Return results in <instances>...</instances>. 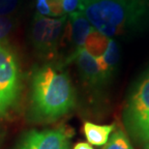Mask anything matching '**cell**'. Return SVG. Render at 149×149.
I'll return each mask as SVG.
<instances>
[{
    "label": "cell",
    "mask_w": 149,
    "mask_h": 149,
    "mask_svg": "<svg viewBox=\"0 0 149 149\" xmlns=\"http://www.w3.org/2000/svg\"><path fill=\"white\" fill-rule=\"evenodd\" d=\"M74 104V89L66 74L52 66H44L34 73L31 108L39 120H55L66 114Z\"/></svg>",
    "instance_id": "cell-1"
},
{
    "label": "cell",
    "mask_w": 149,
    "mask_h": 149,
    "mask_svg": "<svg viewBox=\"0 0 149 149\" xmlns=\"http://www.w3.org/2000/svg\"><path fill=\"white\" fill-rule=\"evenodd\" d=\"M92 27L111 39L141 22L146 12L143 0H79Z\"/></svg>",
    "instance_id": "cell-2"
},
{
    "label": "cell",
    "mask_w": 149,
    "mask_h": 149,
    "mask_svg": "<svg viewBox=\"0 0 149 149\" xmlns=\"http://www.w3.org/2000/svg\"><path fill=\"white\" fill-rule=\"evenodd\" d=\"M124 121L136 141H149V72L130 97L124 112Z\"/></svg>",
    "instance_id": "cell-3"
},
{
    "label": "cell",
    "mask_w": 149,
    "mask_h": 149,
    "mask_svg": "<svg viewBox=\"0 0 149 149\" xmlns=\"http://www.w3.org/2000/svg\"><path fill=\"white\" fill-rule=\"evenodd\" d=\"M19 89V69L16 54L6 43L0 45V114L16 102Z\"/></svg>",
    "instance_id": "cell-4"
},
{
    "label": "cell",
    "mask_w": 149,
    "mask_h": 149,
    "mask_svg": "<svg viewBox=\"0 0 149 149\" xmlns=\"http://www.w3.org/2000/svg\"><path fill=\"white\" fill-rule=\"evenodd\" d=\"M67 16L49 17L36 15L31 25L30 37L33 47L44 55H52L55 52L66 24Z\"/></svg>",
    "instance_id": "cell-5"
},
{
    "label": "cell",
    "mask_w": 149,
    "mask_h": 149,
    "mask_svg": "<svg viewBox=\"0 0 149 149\" xmlns=\"http://www.w3.org/2000/svg\"><path fill=\"white\" fill-rule=\"evenodd\" d=\"M17 149H70L69 136L63 129L30 131Z\"/></svg>",
    "instance_id": "cell-6"
},
{
    "label": "cell",
    "mask_w": 149,
    "mask_h": 149,
    "mask_svg": "<svg viewBox=\"0 0 149 149\" xmlns=\"http://www.w3.org/2000/svg\"><path fill=\"white\" fill-rule=\"evenodd\" d=\"M92 28V25L82 12L77 11L67 16L63 34L67 35L70 42L77 49L83 47Z\"/></svg>",
    "instance_id": "cell-7"
},
{
    "label": "cell",
    "mask_w": 149,
    "mask_h": 149,
    "mask_svg": "<svg viewBox=\"0 0 149 149\" xmlns=\"http://www.w3.org/2000/svg\"><path fill=\"white\" fill-rule=\"evenodd\" d=\"M71 59L76 62L80 74L87 82L95 84L107 79L98 64L97 58L92 56L84 47L74 50Z\"/></svg>",
    "instance_id": "cell-8"
},
{
    "label": "cell",
    "mask_w": 149,
    "mask_h": 149,
    "mask_svg": "<svg viewBox=\"0 0 149 149\" xmlns=\"http://www.w3.org/2000/svg\"><path fill=\"white\" fill-rule=\"evenodd\" d=\"M82 129L89 143L101 146L108 142L111 133L114 131V125H98L92 122H84Z\"/></svg>",
    "instance_id": "cell-9"
},
{
    "label": "cell",
    "mask_w": 149,
    "mask_h": 149,
    "mask_svg": "<svg viewBox=\"0 0 149 149\" xmlns=\"http://www.w3.org/2000/svg\"><path fill=\"white\" fill-rule=\"evenodd\" d=\"M120 58V49L118 44L114 40L109 39L106 52L100 57L97 58L98 64L106 77H109L117 66Z\"/></svg>",
    "instance_id": "cell-10"
},
{
    "label": "cell",
    "mask_w": 149,
    "mask_h": 149,
    "mask_svg": "<svg viewBox=\"0 0 149 149\" xmlns=\"http://www.w3.org/2000/svg\"><path fill=\"white\" fill-rule=\"evenodd\" d=\"M109 38L106 37L105 35L100 33L96 29L92 28L89 33L87 39H86L83 47L90 53L95 58H98L104 54L108 47Z\"/></svg>",
    "instance_id": "cell-11"
},
{
    "label": "cell",
    "mask_w": 149,
    "mask_h": 149,
    "mask_svg": "<svg viewBox=\"0 0 149 149\" xmlns=\"http://www.w3.org/2000/svg\"><path fill=\"white\" fill-rule=\"evenodd\" d=\"M38 15L49 17H62L66 15L63 10V0H36Z\"/></svg>",
    "instance_id": "cell-12"
},
{
    "label": "cell",
    "mask_w": 149,
    "mask_h": 149,
    "mask_svg": "<svg viewBox=\"0 0 149 149\" xmlns=\"http://www.w3.org/2000/svg\"><path fill=\"white\" fill-rule=\"evenodd\" d=\"M104 149H133V147L126 134L119 129L111 134Z\"/></svg>",
    "instance_id": "cell-13"
},
{
    "label": "cell",
    "mask_w": 149,
    "mask_h": 149,
    "mask_svg": "<svg viewBox=\"0 0 149 149\" xmlns=\"http://www.w3.org/2000/svg\"><path fill=\"white\" fill-rule=\"evenodd\" d=\"M14 27V19L10 17H0V45L11 33Z\"/></svg>",
    "instance_id": "cell-14"
},
{
    "label": "cell",
    "mask_w": 149,
    "mask_h": 149,
    "mask_svg": "<svg viewBox=\"0 0 149 149\" xmlns=\"http://www.w3.org/2000/svg\"><path fill=\"white\" fill-rule=\"evenodd\" d=\"M19 0H0V17H7L16 10Z\"/></svg>",
    "instance_id": "cell-15"
},
{
    "label": "cell",
    "mask_w": 149,
    "mask_h": 149,
    "mask_svg": "<svg viewBox=\"0 0 149 149\" xmlns=\"http://www.w3.org/2000/svg\"><path fill=\"white\" fill-rule=\"evenodd\" d=\"M79 0H63V10L64 14L68 16L79 11Z\"/></svg>",
    "instance_id": "cell-16"
},
{
    "label": "cell",
    "mask_w": 149,
    "mask_h": 149,
    "mask_svg": "<svg viewBox=\"0 0 149 149\" xmlns=\"http://www.w3.org/2000/svg\"><path fill=\"white\" fill-rule=\"evenodd\" d=\"M73 149H94L89 143H86V142H79L74 146Z\"/></svg>",
    "instance_id": "cell-17"
},
{
    "label": "cell",
    "mask_w": 149,
    "mask_h": 149,
    "mask_svg": "<svg viewBox=\"0 0 149 149\" xmlns=\"http://www.w3.org/2000/svg\"><path fill=\"white\" fill-rule=\"evenodd\" d=\"M144 149H149V141L146 142V144H145V146H144Z\"/></svg>",
    "instance_id": "cell-18"
}]
</instances>
